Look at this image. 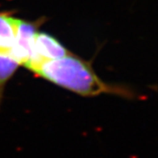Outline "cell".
<instances>
[{
  "label": "cell",
  "mask_w": 158,
  "mask_h": 158,
  "mask_svg": "<svg viewBox=\"0 0 158 158\" xmlns=\"http://www.w3.org/2000/svg\"><path fill=\"white\" fill-rule=\"evenodd\" d=\"M35 74L80 96L95 97L101 94H113L124 98L134 96L128 89L104 82L95 73L90 62L72 54L44 62Z\"/></svg>",
  "instance_id": "cell-1"
},
{
  "label": "cell",
  "mask_w": 158,
  "mask_h": 158,
  "mask_svg": "<svg viewBox=\"0 0 158 158\" xmlns=\"http://www.w3.org/2000/svg\"><path fill=\"white\" fill-rule=\"evenodd\" d=\"M69 55L67 48L49 34L36 32L31 56L26 67L35 73L46 62L56 60Z\"/></svg>",
  "instance_id": "cell-2"
},
{
  "label": "cell",
  "mask_w": 158,
  "mask_h": 158,
  "mask_svg": "<svg viewBox=\"0 0 158 158\" xmlns=\"http://www.w3.org/2000/svg\"><path fill=\"white\" fill-rule=\"evenodd\" d=\"M37 29L34 24L18 20L15 40L9 54L17 61L19 65L26 67L31 56L34 47V36Z\"/></svg>",
  "instance_id": "cell-3"
},
{
  "label": "cell",
  "mask_w": 158,
  "mask_h": 158,
  "mask_svg": "<svg viewBox=\"0 0 158 158\" xmlns=\"http://www.w3.org/2000/svg\"><path fill=\"white\" fill-rule=\"evenodd\" d=\"M19 19L0 12V52L9 53L15 40Z\"/></svg>",
  "instance_id": "cell-4"
},
{
  "label": "cell",
  "mask_w": 158,
  "mask_h": 158,
  "mask_svg": "<svg viewBox=\"0 0 158 158\" xmlns=\"http://www.w3.org/2000/svg\"><path fill=\"white\" fill-rule=\"evenodd\" d=\"M19 63L9 53L0 52V106L7 82L17 70Z\"/></svg>",
  "instance_id": "cell-5"
}]
</instances>
